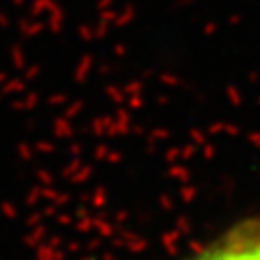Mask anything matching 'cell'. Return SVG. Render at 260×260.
I'll list each match as a JSON object with an SVG mask.
<instances>
[{
	"label": "cell",
	"instance_id": "1",
	"mask_svg": "<svg viewBox=\"0 0 260 260\" xmlns=\"http://www.w3.org/2000/svg\"><path fill=\"white\" fill-rule=\"evenodd\" d=\"M185 260H260V216L237 222Z\"/></svg>",
	"mask_w": 260,
	"mask_h": 260
}]
</instances>
